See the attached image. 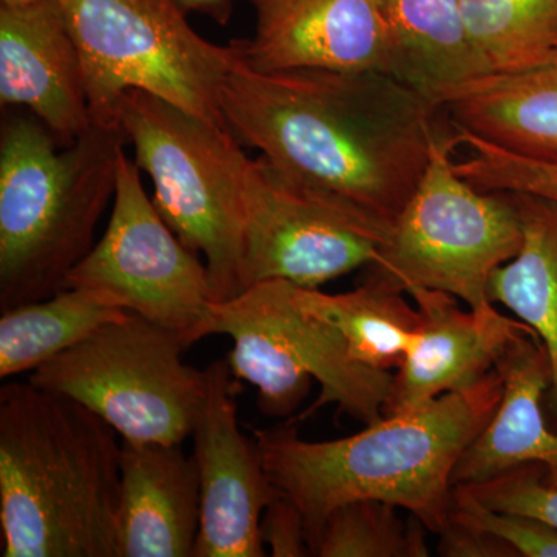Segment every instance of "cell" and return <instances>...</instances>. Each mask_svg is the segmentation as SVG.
Masks as SVG:
<instances>
[{
  "mask_svg": "<svg viewBox=\"0 0 557 557\" xmlns=\"http://www.w3.org/2000/svg\"><path fill=\"white\" fill-rule=\"evenodd\" d=\"M222 109L231 134L278 174L388 233L450 124L440 119L443 109L387 73L259 72L240 57Z\"/></svg>",
  "mask_w": 557,
  "mask_h": 557,
  "instance_id": "cell-1",
  "label": "cell"
},
{
  "mask_svg": "<svg viewBox=\"0 0 557 557\" xmlns=\"http://www.w3.org/2000/svg\"><path fill=\"white\" fill-rule=\"evenodd\" d=\"M502 392L494 369L474 386L384 416L350 437L309 442L288 420L256 429L255 440L271 482L302 511L309 545L333 509L364 498L405 509L438 534L449 525L457 461L490 423Z\"/></svg>",
  "mask_w": 557,
  "mask_h": 557,
  "instance_id": "cell-2",
  "label": "cell"
},
{
  "mask_svg": "<svg viewBox=\"0 0 557 557\" xmlns=\"http://www.w3.org/2000/svg\"><path fill=\"white\" fill-rule=\"evenodd\" d=\"M119 432L75 399L0 388L3 557H119Z\"/></svg>",
  "mask_w": 557,
  "mask_h": 557,
  "instance_id": "cell-3",
  "label": "cell"
},
{
  "mask_svg": "<svg viewBox=\"0 0 557 557\" xmlns=\"http://www.w3.org/2000/svg\"><path fill=\"white\" fill-rule=\"evenodd\" d=\"M126 134L94 124L61 146L38 119L10 115L0 134V313L67 288L115 196Z\"/></svg>",
  "mask_w": 557,
  "mask_h": 557,
  "instance_id": "cell-4",
  "label": "cell"
},
{
  "mask_svg": "<svg viewBox=\"0 0 557 557\" xmlns=\"http://www.w3.org/2000/svg\"><path fill=\"white\" fill-rule=\"evenodd\" d=\"M116 120L152 180L153 205L180 240L205 256L214 302L240 295L244 186L249 166L226 127L145 90L121 97Z\"/></svg>",
  "mask_w": 557,
  "mask_h": 557,
  "instance_id": "cell-5",
  "label": "cell"
},
{
  "mask_svg": "<svg viewBox=\"0 0 557 557\" xmlns=\"http://www.w3.org/2000/svg\"><path fill=\"white\" fill-rule=\"evenodd\" d=\"M86 75L94 124H115L121 97L145 90L226 127L223 87L239 46L201 38L174 0H60ZM228 129V127H226Z\"/></svg>",
  "mask_w": 557,
  "mask_h": 557,
  "instance_id": "cell-6",
  "label": "cell"
},
{
  "mask_svg": "<svg viewBox=\"0 0 557 557\" xmlns=\"http://www.w3.org/2000/svg\"><path fill=\"white\" fill-rule=\"evenodd\" d=\"M211 335L233 339L226 362L237 380L258 388L265 416L292 417L317 380L321 394L296 421L329 405L366 426L383 418L394 373L351 359L335 329L299 309L288 282H262L211 304L200 336Z\"/></svg>",
  "mask_w": 557,
  "mask_h": 557,
  "instance_id": "cell-7",
  "label": "cell"
},
{
  "mask_svg": "<svg viewBox=\"0 0 557 557\" xmlns=\"http://www.w3.org/2000/svg\"><path fill=\"white\" fill-rule=\"evenodd\" d=\"M453 123L432 143L423 177L392 226L368 276L406 293L437 289L487 306L493 274L518 256L522 222L511 194L482 190L456 170Z\"/></svg>",
  "mask_w": 557,
  "mask_h": 557,
  "instance_id": "cell-8",
  "label": "cell"
},
{
  "mask_svg": "<svg viewBox=\"0 0 557 557\" xmlns=\"http://www.w3.org/2000/svg\"><path fill=\"white\" fill-rule=\"evenodd\" d=\"M186 348L178 333L129 311L28 381L86 406L126 442L182 445L207 397V372L183 361Z\"/></svg>",
  "mask_w": 557,
  "mask_h": 557,
  "instance_id": "cell-9",
  "label": "cell"
},
{
  "mask_svg": "<svg viewBox=\"0 0 557 557\" xmlns=\"http://www.w3.org/2000/svg\"><path fill=\"white\" fill-rule=\"evenodd\" d=\"M139 172L123 149L108 228L72 271L67 288L109 296L121 309L178 333L189 347L201 339L214 304L207 263L161 218Z\"/></svg>",
  "mask_w": 557,
  "mask_h": 557,
  "instance_id": "cell-10",
  "label": "cell"
},
{
  "mask_svg": "<svg viewBox=\"0 0 557 557\" xmlns=\"http://www.w3.org/2000/svg\"><path fill=\"white\" fill-rule=\"evenodd\" d=\"M388 231L351 218L278 174L249 161L244 186L242 287L282 281L319 288L369 267Z\"/></svg>",
  "mask_w": 557,
  "mask_h": 557,
  "instance_id": "cell-11",
  "label": "cell"
},
{
  "mask_svg": "<svg viewBox=\"0 0 557 557\" xmlns=\"http://www.w3.org/2000/svg\"><path fill=\"white\" fill-rule=\"evenodd\" d=\"M207 397L194 428L200 479V530L194 557H263L260 519L281 493L256 440L242 434L237 384L226 359L209 364Z\"/></svg>",
  "mask_w": 557,
  "mask_h": 557,
  "instance_id": "cell-12",
  "label": "cell"
},
{
  "mask_svg": "<svg viewBox=\"0 0 557 557\" xmlns=\"http://www.w3.org/2000/svg\"><path fill=\"white\" fill-rule=\"evenodd\" d=\"M418 310L416 339L392 376L384 416L412 412L449 394L474 386L496 369L509 344L536 335L494 304L465 311L457 298L437 289L413 288Z\"/></svg>",
  "mask_w": 557,
  "mask_h": 557,
  "instance_id": "cell-13",
  "label": "cell"
},
{
  "mask_svg": "<svg viewBox=\"0 0 557 557\" xmlns=\"http://www.w3.org/2000/svg\"><path fill=\"white\" fill-rule=\"evenodd\" d=\"M255 35L237 40L259 72L318 69L392 75L394 57L375 0H249Z\"/></svg>",
  "mask_w": 557,
  "mask_h": 557,
  "instance_id": "cell-14",
  "label": "cell"
},
{
  "mask_svg": "<svg viewBox=\"0 0 557 557\" xmlns=\"http://www.w3.org/2000/svg\"><path fill=\"white\" fill-rule=\"evenodd\" d=\"M0 102L30 110L61 146L94 126L83 61L60 0L0 7Z\"/></svg>",
  "mask_w": 557,
  "mask_h": 557,
  "instance_id": "cell-15",
  "label": "cell"
},
{
  "mask_svg": "<svg viewBox=\"0 0 557 557\" xmlns=\"http://www.w3.org/2000/svg\"><path fill=\"white\" fill-rule=\"evenodd\" d=\"M200 479L182 445L121 442L119 557H194Z\"/></svg>",
  "mask_w": 557,
  "mask_h": 557,
  "instance_id": "cell-16",
  "label": "cell"
},
{
  "mask_svg": "<svg viewBox=\"0 0 557 557\" xmlns=\"http://www.w3.org/2000/svg\"><path fill=\"white\" fill-rule=\"evenodd\" d=\"M500 403L490 423L465 449L454 469V485H474L522 467L541 465L557 486V431L544 412L552 368L537 335H523L498 358Z\"/></svg>",
  "mask_w": 557,
  "mask_h": 557,
  "instance_id": "cell-17",
  "label": "cell"
},
{
  "mask_svg": "<svg viewBox=\"0 0 557 557\" xmlns=\"http://www.w3.org/2000/svg\"><path fill=\"white\" fill-rule=\"evenodd\" d=\"M394 57L392 76L443 109L475 81L494 75L475 49L461 0H375Z\"/></svg>",
  "mask_w": 557,
  "mask_h": 557,
  "instance_id": "cell-18",
  "label": "cell"
},
{
  "mask_svg": "<svg viewBox=\"0 0 557 557\" xmlns=\"http://www.w3.org/2000/svg\"><path fill=\"white\" fill-rule=\"evenodd\" d=\"M443 110L457 129L527 159L557 163V54L528 72L475 81Z\"/></svg>",
  "mask_w": 557,
  "mask_h": 557,
  "instance_id": "cell-19",
  "label": "cell"
},
{
  "mask_svg": "<svg viewBox=\"0 0 557 557\" xmlns=\"http://www.w3.org/2000/svg\"><path fill=\"white\" fill-rule=\"evenodd\" d=\"M509 194L522 222V247L493 274L487 296L525 322L544 344L552 368L547 418L557 431V201Z\"/></svg>",
  "mask_w": 557,
  "mask_h": 557,
  "instance_id": "cell-20",
  "label": "cell"
},
{
  "mask_svg": "<svg viewBox=\"0 0 557 557\" xmlns=\"http://www.w3.org/2000/svg\"><path fill=\"white\" fill-rule=\"evenodd\" d=\"M405 295L370 276L359 287L341 295L293 285V298L299 309L335 329L351 359L387 372L401 366L420 321L416 304Z\"/></svg>",
  "mask_w": 557,
  "mask_h": 557,
  "instance_id": "cell-21",
  "label": "cell"
},
{
  "mask_svg": "<svg viewBox=\"0 0 557 557\" xmlns=\"http://www.w3.org/2000/svg\"><path fill=\"white\" fill-rule=\"evenodd\" d=\"M127 313L109 296L86 288H65L38 302L2 311L0 379L35 372L101 325Z\"/></svg>",
  "mask_w": 557,
  "mask_h": 557,
  "instance_id": "cell-22",
  "label": "cell"
},
{
  "mask_svg": "<svg viewBox=\"0 0 557 557\" xmlns=\"http://www.w3.org/2000/svg\"><path fill=\"white\" fill-rule=\"evenodd\" d=\"M475 49L494 75H515L557 54V0H461Z\"/></svg>",
  "mask_w": 557,
  "mask_h": 557,
  "instance_id": "cell-23",
  "label": "cell"
},
{
  "mask_svg": "<svg viewBox=\"0 0 557 557\" xmlns=\"http://www.w3.org/2000/svg\"><path fill=\"white\" fill-rule=\"evenodd\" d=\"M398 509L370 498L339 505L311 539V556L428 557V528L413 516L403 519Z\"/></svg>",
  "mask_w": 557,
  "mask_h": 557,
  "instance_id": "cell-24",
  "label": "cell"
},
{
  "mask_svg": "<svg viewBox=\"0 0 557 557\" xmlns=\"http://www.w3.org/2000/svg\"><path fill=\"white\" fill-rule=\"evenodd\" d=\"M456 131L460 145L471 150L467 160L456 161V170L475 188L557 201V163L527 159L457 127Z\"/></svg>",
  "mask_w": 557,
  "mask_h": 557,
  "instance_id": "cell-25",
  "label": "cell"
},
{
  "mask_svg": "<svg viewBox=\"0 0 557 557\" xmlns=\"http://www.w3.org/2000/svg\"><path fill=\"white\" fill-rule=\"evenodd\" d=\"M449 522L486 531L507 542L519 557H557V528L531 516L486 507L465 485L454 486Z\"/></svg>",
  "mask_w": 557,
  "mask_h": 557,
  "instance_id": "cell-26",
  "label": "cell"
},
{
  "mask_svg": "<svg viewBox=\"0 0 557 557\" xmlns=\"http://www.w3.org/2000/svg\"><path fill=\"white\" fill-rule=\"evenodd\" d=\"M465 486L486 507L531 516L557 528V486L545 480L541 465H522Z\"/></svg>",
  "mask_w": 557,
  "mask_h": 557,
  "instance_id": "cell-27",
  "label": "cell"
},
{
  "mask_svg": "<svg viewBox=\"0 0 557 557\" xmlns=\"http://www.w3.org/2000/svg\"><path fill=\"white\" fill-rule=\"evenodd\" d=\"M260 539L273 557L311 556L306 518L298 505L282 491L263 511Z\"/></svg>",
  "mask_w": 557,
  "mask_h": 557,
  "instance_id": "cell-28",
  "label": "cell"
},
{
  "mask_svg": "<svg viewBox=\"0 0 557 557\" xmlns=\"http://www.w3.org/2000/svg\"><path fill=\"white\" fill-rule=\"evenodd\" d=\"M438 555L445 557H519L507 542L486 531L449 522L438 533Z\"/></svg>",
  "mask_w": 557,
  "mask_h": 557,
  "instance_id": "cell-29",
  "label": "cell"
},
{
  "mask_svg": "<svg viewBox=\"0 0 557 557\" xmlns=\"http://www.w3.org/2000/svg\"><path fill=\"white\" fill-rule=\"evenodd\" d=\"M183 13L205 14L220 25H226L233 16L234 0H174Z\"/></svg>",
  "mask_w": 557,
  "mask_h": 557,
  "instance_id": "cell-30",
  "label": "cell"
},
{
  "mask_svg": "<svg viewBox=\"0 0 557 557\" xmlns=\"http://www.w3.org/2000/svg\"><path fill=\"white\" fill-rule=\"evenodd\" d=\"M36 2H40V0H0L2 7H11V9H16V7L32 5V3Z\"/></svg>",
  "mask_w": 557,
  "mask_h": 557,
  "instance_id": "cell-31",
  "label": "cell"
}]
</instances>
